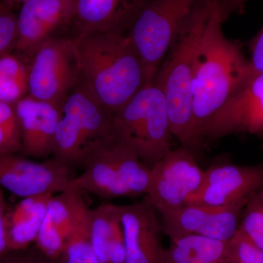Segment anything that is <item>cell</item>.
Listing matches in <instances>:
<instances>
[{
  "label": "cell",
  "mask_w": 263,
  "mask_h": 263,
  "mask_svg": "<svg viewBox=\"0 0 263 263\" xmlns=\"http://www.w3.org/2000/svg\"><path fill=\"white\" fill-rule=\"evenodd\" d=\"M125 243L120 213L114 219L108 246V263H125Z\"/></svg>",
  "instance_id": "29"
},
{
  "label": "cell",
  "mask_w": 263,
  "mask_h": 263,
  "mask_svg": "<svg viewBox=\"0 0 263 263\" xmlns=\"http://www.w3.org/2000/svg\"><path fill=\"white\" fill-rule=\"evenodd\" d=\"M228 15L224 0H216L197 47L193 82L195 148L201 144L200 133L209 119L252 74L241 47L223 32Z\"/></svg>",
  "instance_id": "1"
},
{
  "label": "cell",
  "mask_w": 263,
  "mask_h": 263,
  "mask_svg": "<svg viewBox=\"0 0 263 263\" xmlns=\"http://www.w3.org/2000/svg\"><path fill=\"white\" fill-rule=\"evenodd\" d=\"M30 59L18 52L0 57V101L13 104L29 94Z\"/></svg>",
  "instance_id": "22"
},
{
  "label": "cell",
  "mask_w": 263,
  "mask_h": 263,
  "mask_svg": "<svg viewBox=\"0 0 263 263\" xmlns=\"http://www.w3.org/2000/svg\"><path fill=\"white\" fill-rule=\"evenodd\" d=\"M141 0H75L72 22L77 35L93 31L117 29L125 31Z\"/></svg>",
  "instance_id": "18"
},
{
  "label": "cell",
  "mask_w": 263,
  "mask_h": 263,
  "mask_svg": "<svg viewBox=\"0 0 263 263\" xmlns=\"http://www.w3.org/2000/svg\"><path fill=\"white\" fill-rule=\"evenodd\" d=\"M216 0H197L176 33L154 82L163 91L173 136L193 152V82L195 56Z\"/></svg>",
  "instance_id": "3"
},
{
  "label": "cell",
  "mask_w": 263,
  "mask_h": 263,
  "mask_svg": "<svg viewBox=\"0 0 263 263\" xmlns=\"http://www.w3.org/2000/svg\"><path fill=\"white\" fill-rule=\"evenodd\" d=\"M238 228L263 250V189L249 198Z\"/></svg>",
  "instance_id": "26"
},
{
  "label": "cell",
  "mask_w": 263,
  "mask_h": 263,
  "mask_svg": "<svg viewBox=\"0 0 263 263\" xmlns=\"http://www.w3.org/2000/svg\"><path fill=\"white\" fill-rule=\"evenodd\" d=\"M197 0H141L125 32L153 81L175 35Z\"/></svg>",
  "instance_id": "6"
},
{
  "label": "cell",
  "mask_w": 263,
  "mask_h": 263,
  "mask_svg": "<svg viewBox=\"0 0 263 263\" xmlns=\"http://www.w3.org/2000/svg\"><path fill=\"white\" fill-rule=\"evenodd\" d=\"M250 197L224 206L186 203L160 213L162 231L170 239L196 235L228 241L238 230L240 217Z\"/></svg>",
  "instance_id": "10"
},
{
  "label": "cell",
  "mask_w": 263,
  "mask_h": 263,
  "mask_svg": "<svg viewBox=\"0 0 263 263\" xmlns=\"http://www.w3.org/2000/svg\"><path fill=\"white\" fill-rule=\"evenodd\" d=\"M5 212H6V203H5L4 195L0 188V216L4 215Z\"/></svg>",
  "instance_id": "35"
},
{
  "label": "cell",
  "mask_w": 263,
  "mask_h": 263,
  "mask_svg": "<svg viewBox=\"0 0 263 263\" xmlns=\"http://www.w3.org/2000/svg\"><path fill=\"white\" fill-rule=\"evenodd\" d=\"M105 143L90 155L84 164V172L70 180L68 188L105 199L133 197L114 167Z\"/></svg>",
  "instance_id": "17"
},
{
  "label": "cell",
  "mask_w": 263,
  "mask_h": 263,
  "mask_svg": "<svg viewBox=\"0 0 263 263\" xmlns=\"http://www.w3.org/2000/svg\"><path fill=\"white\" fill-rule=\"evenodd\" d=\"M89 213L88 208L76 222L58 263H100L91 243Z\"/></svg>",
  "instance_id": "23"
},
{
  "label": "cell",
  "mask_w": 263,
  "mask_h": 263,
  "mask_svg": "<svg viewBox=\"0 0 263 263\" xmlns=\"http://www.w3.org/2000/svg\"><path fill=\"white\" fill-rule=\"evenodd\" d=\"M4 5H3V2L0 1V10H3L4 8Z\"/></svg>",
  "instance_id": "37"
},
{
  "label": "cell",
  "mask_w": 263,
  "mask_h": 263,
  "mask_svg": "<svg viewBox=\"0 0 263 263\" xmlns=\"http://www.w3.org/2000/svg\"><path fill=\"white\" fill-rule=\"evenodd\" d=\"M230 263H263V250L239 228L228 241Z\"/></svg>",
  "instance_id": "27"
},
{
  "label": "cell",
  "mask_w": 263,
  "mask_h": 263,
  "mask_svg": "<svg viewBox=\"0 0 263 263\" xmlns=\"http://www.w3.org/2000/svg\"><path fill=\"white\" fill-rule=\"evenodd\" d=\"M22 134V153L46 158L53 155L61 109L27 95L15 104Z\"/></svg>",
  "instance_id": "15"
},
{
  "label": "cell",
  "mask_w": 263,
  "mask_h": 263,
  "mask_svg": "<svg viewBox=\"0 0 263 263\" xmlns=\"http://www.w3.org/2000/svg\"><path fill=\"white\" fill-rule=\"evenodd\" d=\"M27 0H3V3L5 8L12 10L16 7H21V5L25 3Z\"/></svg>",
  "instance_id": "33"
},
{
  "label": "cell",
  "mask_w": 263,
  "mask_h": 263,
  "mask_svg": "<svg viewBox=\"0 0 263 263\" xmlns=\"http://www.w3.org/2000/svg\"><path fill=\"white\" fill-rule=\"evenodd\" d=\"M246 1H247V0H233V3H234V5H236V6L240 7Z\"/></svg>",
  "instance_id": "36"
},
{
  "label": "cell",
  "mask_w": 263,
  "mask_h": 263,
  "mask_svg": "<svg viewBox=\"0 0 263 263\" xmlns=\"http://www.w3.org/2000/svg\"><path fill=\"white\" fill-rule=\"evenodd\" d=\"M80 79L75 40L53 37L41 44L31 57L28 95L62 109Z\"/></svg>",
  "instance_id": "7"
},
{
  "label": "cell",
  "mask_w": 263,
  "mask_h": 263,
  "mask_svg": "<svg viewBox=\"0 0 263 263\" xmlns=\"http://www.w3.org/2000/svg\"><path fill=\"white\" fill-rule=\"evenodd\" d=\"M148 197L131 205H120L125 263H162V224Z\"/></svg>",
  "instance_id": "13"
},
{
  "label": "cell",
  "mask_w": 263,
  "mask_h": 263,
  "mask_svg": "<svg viewBox=\"0 0 263 263\" xmlns=\"http://www.w3.org/2000/svg\"><path fill=\"white\" fill-rule=\"evenodd\" d=\"M238 133L263 136V72L249 76L230 95L202 128L200 141Z\"/></svg>",
  "instance_id": "9"
},
{
  "label": "cell",
  "mask_w": 263,
  "mask_h": 263,
  "mask_svg": "<svg viewBox=\"0 0 263 263\" xmlns=\"http://www.w3.org/2000/svg\"><path fill=\"white\" fill-rule=\"evenodd\" d=\"M22 152V134L15 105L0 101V156Z\"/></svg>",
  "instance_id": "25"
},
{
  "label": "cell",
  "mask_w": 263,
  "mask_h": 263,
  "mask_svg": "<svg viewBox=\"0 0 263 263\" xmlns=\"http://www.w3.org/2000/svg\"><path fill=\"white\" fill-rule=\"evenodd\" d=\"M74 40L80 81L112 113L147 84L144 65L125 31H93Z\"/></svg>",
  "instance_id": "2"
},
{
  "label": "cell",
  "mask_w": 263,
  "mask_h": 263,
  "mask_svg": "<svg viewBox=\"0 0 263 263\" xmlns=\"http://www.w3.org/2000/svg\"><path fill=\"white\" fill-rule=\"evenodd\" d=\"M53 194L24 197L4 214L10 252L25 250L37 239Z\"/></svg>",
  "instance_id": "19"
},
{
  "label": "cell",
  "mask_w": 263,
  "mask_h": 263,
  "mask_svg": "<svg viewBox=\"0 0 263 263\" xmlns=\"http://www.w3.org/2000/svg\"><path fill=\"white\" fill-rule=\"evenodd\" d=\"M35 263H58V262L57 260L48 258L47 257L43 255L42 253L38 251L37 256H36Z\"/></svg>",
  "instance_id": "34"
},
{
  "label": "cell",
  "mask_w": 263,
  "mask_h": 263,
  "mask_svg": "<svg viewBox=\"0 0 263 263\" xmlns=\"http://www.w3.org/2000/svg\"><path fill=\"white\" fill-rule=\"evenodd\" d=\"M114 136L131 147L150 168L172 150L167 102L154 81L114 114Z\"/></svg>",
  "instance_id": "5"
},
{
  "label": "cell",
  "mask_w": 263,
  "mask_h": 263,
  "mask_svg": "<svg viewBox=\"0 0 263 263\" xmlns=\"http://www.w3.org/2000/svg\"><path fill=\"white\" fill-rule=\"evenodd\" d=\"M251 58L249 60L252 73L263 72V28L250 43Z\"/></svg>",
  "instance_id": "30"
},
{
  "label": "cell",
  "mask_w": 263,
  "mask_h": 263,
  "mask_svg": "<svg viewBox=\"0 0 263 263\" xmlns=\"http://www.w3.org/2000/svg\"><path fill=\"white\" fill-rule=\"evenodd\" d=\"M75 0H27L17 15L15 51L30 59L37 48L73 21Z\"/></svg>",
  "instance_id": "12"
},
{
  "label": "cell",
  "mask_w": 263,
  "mask_h": 263,
  "mask_svg": "<svg viewBox=\"0 0 263 263\" xmlns=\"http://www.w3.org/2000/svg\"><path fill=\"white\" fill-rule=\"evenodd\" d=\"M17 15L8 8L0 10V57L15 49Z\"/></svg>",
  "instance_id": "28"
},
{
  "label": "cell",
  "mask_w": 263,
  "mask_h": 263,
  "mask_svg": "<svg viewBox=\"0 0 263 263\" xmlns=\"http://www.w3.org/2000/svg\"><path fill=\"white\" fill-rule=\"evenodd\" d=\"M204 173L193 152L183 146L172 149L151 167L146 196L157 212L174 210L186 204L198 190Z\"/></svg>",
  "instance_id": "8"
},
{
  "label": "cell",
  "mask_w": 263,
  "mask_h": 263,
  "mask_svg": "<svg viewBox=\"0 0 263 263\" xmlns=\"http://www.w3.org/2000/svg\"><path fill=\"white\" fill-rule=\"evenodd\" d=\"M88 208L82 194L72 189L53 195L35 240L38 251L48 258L58 260L74 226Z\"/></svg>",
  "instance_id": "16"
},
{
  "label": "cell",
  "mask_w": 263,
  "mask_h": 263,
  "mask_svg": "<svg viewBox=\"0 0 263 263\" xmlns=\"http://www.w3.org/2000/svg\"><path fill=\"white\" fill-rule=\"evenodd\" d=\"M10 252L5 229L4 215L0 216V260Z\"/></svg>",
  "instance_id": "32"
},
{
  "label": "cell",
  "mask_w": 263,
  "mask_h": 263,
  "mask_svg": "<svg viewBox=\"0 0 263 263\" xmlns=\"http://www.w3.org/2000/svg\"><path fill=\"white\" fill-rule=\"evenodd\" d=\"M72 178L71 167L53 158L38 162L17 154L0 156V187L22 198L62 193Z\"/></svg>",
  "instance_id": "11"
},
{
  "label": "cell",
  "mask_w": 263,
  "mask_h": 263,
  "mask_svg": "<svg viewBox=\"0 0 263 263\" xmlns=\"http://www.w3.org/2000/svg\"><path fill=\"white\" fill-rule=\"evenodd\" d=\"M114 114L79 81L62 105L52 157L71 168L84 166L114 136Z\"/></svg>",
  "instance_id": "4"
},
{
  "label": "cell",
  "mask_w": 263,
  "mask_h": 263,
  "mask_svg": "<svg viewBox=\"0 0 263 263\" xmlns=\"http://www.w3.org/2000/svg\"><path fill=\"white\" fill-rule=\"evenodd\" d=\"M120 213V205L103 203L90 209L91 243L100 263H108V246L114 219Z\"/></svg>",
  "instance_id": "24"
},
{
  "label": "cell",
  "mask_w": 263,
  "mask_h": 263,
  "mask_svg": "<svg viewBox=\"0 0 263 263\" xmlns=\"http://www.w3.org/2000/svg\"><path fill=\"white\" fill-rule=\"evenodd\" d=\"M263 189V165H218L204 173L198 190L186 203L224 206Z\"/></svg>",
  "instance_id": "14"
},
{
  "label": "cell",
  "mask_w": 263,
  "mask_h": 263,
  "mask_svg": "<svg viewBox=\"0 0 263 263\" xmlns=\"http://www.w3.org/2000/svg\"><path fill=\"white\" fill-rule=\"evenodd\" d=\"M162 263H230L228 241L196 235L171 238Z\"/></svg>",
  "instance_id": "20"
},
{
  "label": "cell",
  "mask_w": 263,
  "mask_h": 263,
  "mask_svg": "<svg viewBox=\"0 0 263 263\" xmlns=\"http://www.w3.org/2000/svg\"><path fill=\"white\" fill-rule=\"evenodd\" d=\"M37 253L29 249L10 252L0 260V263H35Z\"/></svg>",
  "instance_id": "31"
},
{
  "label": "cell",
  "mask_w": 263,
  "mask_h": 263,
  "mask_svg": "<svg viewBox=\"0 0 263 263\" xmlns=\"http://www.w3.org/2000/svg\"><path fill=\"white\" fill-rule=\"evenodd\" d=\"M105 146L132 196L146 195L150 181V167L142 162L131 147L114 136L105 143Z\"/></svg>",
  "instance_id": "21"
}]
</instances>
